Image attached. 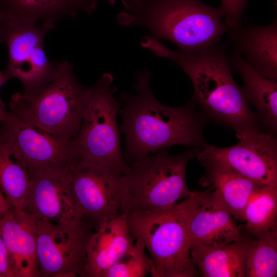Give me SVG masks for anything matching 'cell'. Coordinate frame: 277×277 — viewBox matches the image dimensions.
<instances>
[{
    "mask_svg": "<svg viewBox=\"0 0 277 277\" xmlns=\"http://www.w3.org/2000/svg\"><path fill=\"white\" fill-rule=\"evenodd\" d=\"M137 95L119 96L122 119L120 130L125 137L124 158L131 162L160 149L181 145L201 149L208 145L203 133L206 117L197 112L191 101L185 106L171 107L160 103L150 85V72L137 73Z\"/></svg>",
    "mask_w": 277,
    "mask_h": 277,
    "instance_id": "cell-1",
    "label": "cell"
},
{
    "mask_svg": "<svg viewBox=\"0 0 277 277\" xmlns=\"http://www.w3.org/2000/svg\"><path fill=\"white\" fill-rule=\"evenodd\" d=\"M125 11L116 19L120 25L145 27L157 40L167 39L180 51L195 55L219 44L229 29L221 8L199 0H121Z\"/></svg>",
    "mask_w": 277,
    "mask_h": 277,
    "instance_id": "cell-2",
    "label": "cell"
},
{
    "mask_svg": "<svg viewBox=\"0 0 277 277\" xmlns=\"http://www.w3.org/2000/svg\"><path fill=\"white\" fill-rule=\"evenodd\" d=\"M161 57L175 62L190 78L193 87L191 101L206 117L230 127L236 134L262 129L233 78L226 46L218 44L195 55L166 47Z\"/></svg>",
    "mask_w": 277,
    "mask_h": 277,
    "instance_id": "cell-3",
    "label": "cell"
},
{
    "mask_svg": "<svg viewBox=\"0 0 277 277\" xmlns=\"http://www.w3.org/2000/svg\"><path fill=\"white\" fill-rule=\"evenodd\" d=\"M91 91L78 82L73 65L64 60L55 64L45 82L14 93L9 110L39 130L70 141L80 129Z\"/></svg>",
    "mask_w": 277,
    "mask_h": 277,
    "instance_id": "cell-4",
    "label": "cell"
},
{
    "mask_svg": "<svg viewBox=\"0 0 277 277\" xmlns=\"http://www.w3.org/2000/svg\"><path fill=\"white\" fill-rule=\"evenodd\" d=\"M200 191L166 209L128 212L130 233L147 250L153 265L152 277H194L198 274L190 256L188 223Z\"/></svg>",
    "mask_w": 277,
    "mask_h": 277,
    "instance_id": "cell-5",
    "label": "cell"
},
{
    "mask_svg": "<svg viewBox=\"0 0 277 277\" xmlns=\"http://www.w3.org/2000/svg\"><path fill=\"white\" fill-rule=\"evenodd\" d=\"M198 150L172 155L163 148L129 164V172L122 177L125 210L168 208L188 197L192 191L187 184L186 168Z\"/></svg>",
    "mask_w": 277,
    "mask_h": 277,
    "instance_id": "cell-6",
    "label": "cell"
},
{
    "mask_svg": "<svg viewBox=\"0 0 277 277\" xmlns=\"http://www.w3.org/2000/svg\"><path fill=\"white\" fill-rule=\"evenodd\" d=\"M112 75L104 73L92 88L80 129L71 140L79 162L126 174L130 170L121 150L117 116L121 102L114 97Z\"/></svg>",
    "mask_w": 277,
    "mask_h": 277,
    "instance_id": "cell-7",
    "label": "cell"
},
{
    "mask_svg": "<svg viewBox=\"0 0 277 277\" xmlns=\"http://www.w3.org/2000/svg\"><path fill=\"white\" fill-rule=\"evenodd\" d=\"M0 141L25 167L29 176L71 171L78 163L73 145L23 121L0 98Z\"/></svg>",
    "mask_w": 277,
    "mask_h": 277,
    "instance_id": "cell-8",
    "label": "cell"
},
{
    "mask_svg": "<svg viewBox=\"0 0 277 277\" xmlns=\"http://www.w3.org/2000/svg\"><path fill=\"white\" fill-rule=\"evenodd\" d=\"M239 142L226 147L207 145L195 156L201 164L219 166L261 186H277V140L261 129L236 134Z\"/></svg>",
    "mask_w": 277,
    "mask_h": 277,
    "instance_id": "cell-9",
    "label": "cell"
},
{
    "mask_svg": "<svg viewBox=\"0 0 277 277\" xmlns=\"http://www.w3.org/2000/svg\"><path fill=\"white\" fill-rule=\"evenodd\" d=\"M32 216L39 276H85L87 245L95 228L93 223L84 217L76 226L65 228Z\"/></svg>",
    "mask_w": 277,
    "mask_h": 277,
    "instance_id": "cell-10",
    "label": "cell"
},
{
    "mask_svg": "<svg viewBox=\"0 0 277 277\" xmlns=\"http://www.w3.org/2000/svg\"><path fill=\"white\" fill-rule=\"evenodd\" d=\"M54 28L50 23L36 25L0 19V44H6L9 54L4 70L10 79L18 80L24 90L40 85L54 72L55 64L47 58L44 42Z\"/></svg>",
    "mask_w": 277,
    "mask_h": 277,
    "instance_id": "cell-11",
    "label": "cell"
},
{
    "mask_svg": "<svg viewBox=\"0 0 277 277\" xmlns=\"http://www.w3.org/2000/svg\"><path fill=\"white\" fill-rule=\"evenodd\" d=\"M114 169L79 162L71 172L70 185L76 205L83 216L95 229L125 210L122 177Z\"/></svg>",
    "mask_w": 277,
    "mask_h": 277,
    "instance_id": "cell-12",
    "label": "cell"
},
{
    "mask_svg": "<svg viewBox=\"0 0 277 277\" xmlns=\"http://www.w3.org/2000/svg\"><path fill=\"white\" fill-rule=\"evenodd\" d=\"M71 171L30 176L21 210L62 227H73L80 224L84 217L72 193Z\"/></svg>",
    "mask_w": 277,
    "mask_h": 277,
    "instance_id": "cell-13",
    "label": "cell"
},
{
    "mask_svg": "<svg viewBox=\"0 0 277 277\" xmlns=\"http://www.w3.org/2000/svg\"><path fill=\"white\" fill-rule=\"evenodd\" d=\"M236 221L211 186L200 191L199 201L188 220L190 247H217L239 240L242 235Z\"/></svg>",
    "mask_w": 277,
    "mask_h": 277,
    "instance_id": "cell-14",
    "label": "cell"
},
{
    "mask_svg": "<svg viewBox=\"0 0 277 277\" xmlns=\"http://www.w3.org/2000/svg\"><path fill=\"white\" fill-rule=\"evenodd\" d=\"M126 211L102 223L87 245L85 276L102 277L104 273L131 253L135 240L129 229Z\"/></svg>",
    "mask_w": 277,
    "mask_h": 277,
    "instance_id": "cell-15",
    "label": "cell"
},
{
    "mask_svg": "<svg viewBox=\"0 0 277 277\" xmlns=\"http://www.w3.org/2000/svg\"><path fill=\"white\" fill-rule=\"evenodd\" d=\"M0 231L15 277L39 276L32 216L11 208L0 218Z\"/></svg>",
    "mask_w": 277,
    "mask_h": 277,
    "instance_id": "cell-16",
    "label": "cell"
},
{
    "mask_svg": "<svg viewBox=\"0 0 277 277\" xmlns=\"http://www.w3.org/2000/svg\"><path fill=\"white\" fill-rule=\"evenodd\" d=\"M234 52L259 74L277 80V22L260 26L242 27L230 31Z\"/></svg>",
    "mask_w": 277,
    "mask_h": 277,
    "instance_id": "cell-17",
    "label": "cell"
},
{
    "mask_svg": "<svg viewBox=\"0 0 277 277\" xmlns=\"http://www.w3.org/2000/svg\"><path fill=\"white\" fill-rule=\"evenodd\" d=\"M229 58L231 69L244 81L242 89L248 104L253 105L260 127L276 134L277 131V83L255 71L244 58L233 51Z\"/></svg>",
    "mask_w": 277,
    "mask_h": 277,
    "instance_id": "cell-18",
    "label": "cell"
},
{
    "mask_svg": "<svg viewBox=\"0 0 277 277\" xmlns=\"http://www.w3.org/2000/svg\"><path fill=\"white\" fill-rule=\"evenodd\" d=\"M238 240L217 246L194 245L191 260L203 277H245V261L253 240L241 234Z\"/></svg>",
    "mask_w": 277,
    "mask_h": 277,
    "instance_id": "cell-19",
    "label": "cell"
},
{
    "mask_svg": "<svg viewBox=\"0 0 277 277\" xmlns=\"http://www.w3.org/2000/svg\"><path fill=\"white\" fill-rule=\"evenodd\" d=\"M95 11L87 0H5L0 3V19L28 24H54L65 16L75 18L78 12Z\"/></svg>",
    "mask_w": 277,
    "mask_h": 277,
    "instance_id": "cell-20",
    "label": "cell"
},
{
    "mask_svg": "<svg viewBox=\"0 0 277 277\" xmlns=\"http://www.w3.org/2000/svg\"><path fill=\"white\" fill-rule=\"evenodd\" d=\"M205 175L201 179L203 186H211L213 191L236 221L243 222L248 201L261 186L231 170L215 165H203Z\"/></svg>",
    "mask_w": 277,
    "mask_h": 277,
    "instance_id": "cell-21",
    "label": "cell"
},
{
    "mask_svg": "<svg viewBox=\"0 0 277 277\" xmlns=\"http://www.w3.org/2000/svg\"><path fill=\"white\" fill-rule=\"evenodd\" d=\"M277 186H260L250 195L244 211L241 234L252 239L277 227Z\"/></svg>",
    "mask_w": 277,
    "mask_h": 277,
    "instance_id": "cell-22",
    "label": "cell"
},
{
    "mask_svg": "<svg viewBox=\"0 0 277 277\" xmlns=\"http://www.w3.org/2000/svg\"><path fill=\"white\" fill-rule=\"evenodd\" d=\"M29 183L26 169L0 141V190L11 208L21 210Z\"/></svg>",
    "mask_w": 277,
    "mask_h": 277,
    "instance_id": "cell-23",
    "label": "cell"
},
{
    "mask_svg": "<svg viewBox=\"0 0 277 277\" xmlns=\"http://www.w3.org/2000/svg\"><path fill=\"white\" fill-rule=\"evenodd\" d=\"M245 276L277 275V227L253 240L245 261Z\"/></svg>",
    "mask_w": 277,
    "mask_h": 277,
    "instance_id": "cell-24",
    "label": "cell"
},
{
    "mask_svg": "<svg viewBox=\"0 0 277 277\" xmlns=\"http://www.w3.org/2000/svg\"><path fill=\"white\" fill-rule=\"evenodd\" d=\"M153 265L143 243L136 240L133 251L108 269L102 277H144Z\"/></svg>",
    "mask_w": 277,
    "mask_h": 277,
    "instance_id": "cell-25",
    "label": "cell"
},
{
    "mask_svg": "<svg viewBox=\"0 0 277 277\" xmlns=\"http://www.w3.org/2000/svg\"><path fill=\"white\" fill-rule=\"evenodd\" d=\"M220 7L225 18V24L229 31L241 26V19L247 3V0H221Z\"/></svg>",
    "mask_w": 277,
    "mask_h": 277,
    "instance_id": "cell-26",
    "label": "cell"
},
{
    "mask_svg": "<svg viewBox=\"0 0 277 277\" xmlns=\"http://www.w3.org/2000/svg\"><path fill=\"white\" fill-rule=\"evenodd\" d=\"M11 276L15 275L0 231V277Z\"/></svg>",
    "mask_w": 277,
    "mask_h": 277,
    "instance_id": "cell-27",
    "label": "cell"
},
{
    "mask_svg": "<svg viewBox=\"0 0 277 277\" xmlns=\"http://www.w3.org/2000/svg\"><path fill=\"white\" fill-rule=\"evenodd\" d=\"M10 208H11L10 206L0 190V215H2Z\"/></svg>",
    "mask_w": 277,
    "mask_h": 277,
    "instance_id": "cell-28",
    "label": "cell"
},
{
    "mask_svg": "<svg viewBox=\"0 0 277 277\" xmlns=\"http://www.w3.org/2000/svg\"><path fill=\"white\" fill-rule=\"evenodd\" d=\"M10 80H11L10 78L4 70L3 71H0V89L2 87Z\"/></svg>",
    "mask_w": 277,
    "mask_h": 277,
    "instance_id": "cell-29",
    "label": "cell"
},
{
    "mask_svg": "<svg viewBox=\"0 0 277 277\" xmlns=\"http://www.w3.org/2000/svg\"><path fill=\"white\" fill-rule=\"evenodd\" d=\"M110 5H114L116 4V0H106ZM88 3L92 8L95 11L97 0H87Z\"/></svg>",
    "mask_w": 277,
    "mask_h": 277,
    "instance_id": "cell-30",
    "label": "cell"
},
{
    "mask_svg": "<svg viewBox=\"0 0 277 277\" xmlns=\"http://www.w3.org/2000/svg\"><path fill=\"white\" fill-rule=\"evenodd\" d=\"M4 1H5V0H0V3H1L2 2H3Z\"/></svg>",
    "mask_w": 277,
    "mask_h": 277,
    "instance_id": "cell-31",
    "label": "cell"
}]
</instances>
